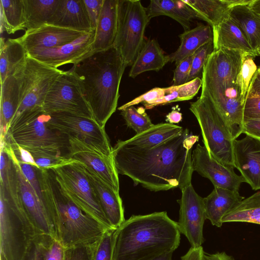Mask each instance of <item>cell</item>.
<instances>
[{
  "label": "cell",
  "instance_id": "cell-1",
  "mask_svg": "<svg viewBox=\"0 0 260 260\" xmlns=\"http://www.w3.org/2000/svg\"><path fill=\"white\" fill-rule=\"evenodd\" d=\"M199 140L187 128L158 145L145 148L113 147L112 157L118 174L153 191L191 184L193 171L192 147Z\"/></svg>",
  "mask_w": 260,
  "mask_h": 260
},
{
  "label": "cell",
  "instance_id": "cell-2",
  "mask_svg": "<svg viewBox=\"0 0 260 260\" xmlns=\"http://www.w3.org/2000/svg\"><path fill=\"white\" fill-rule=\"evenodd\" d=\"M73 65L71 70L78 80L94 119L105 128L116 111L126 66L113 46L92 52Z\"/></svg>",
  "mask_w": 260,
  "mask_h": 260
},
{
  "label": "cell",
  "instance_id": "cell-3",
  "mask_svg": "<svg viewBox=\"0 0 260 260\" xmlns=\"http://www.w3.org/2000/svg\"><path fill=\"white\" fill-rule=\"evenodd\" d=\"M180 243L178 223L166 211L134 215L117 229L113 260H153Z\"/></svg>",
  "mask_w": 260,
  "mask_h": 260
},
{
  "label": "cell",
  "instance_id": "cell-4",
  "mask_svg": "<svg viewBox=\"0 0 260 260\" xmlns=\"http://www.w3.org/2000/svg\"><path fill=\"white\" fill-rule=\"evenodd\" d=\"M244 53L226 48L214 50L202 71L201 95L212 101L225 119L234 140L243 133V129L245 101L237 77Z\"/></svg>",
  "mask_w": 260,
  "mask_h": 260
},
{
  "label": "cell",
  "instance_id": "cell-5",
  "mask_svg": "<svg viewBox=\"0 0 260 260\" xmlns=\"http://www.w3.org/2000/svg\"><path fill=\"white\" fill-rule=\"evenodd\" d=\"M43 199L53 206L58 241L65 248L96 243L108 229L84 212L63 192L51 170L37 168Z\"/></svg>",
  "mask_w": 260,
  "mask_h": 260
},
{
  "label": "cell",
  "instance_id": "cell-6",
  "mask_svg": "<svg viewBox=\"0 0 260 260\" xmlns=\"http://www.w3.org/2000/svg\"><path fill=\"white\" fill-rule=\"evenodd\" d=\"M50 117L43 109L24 113L11 122L3 140L19 146L33 156H68L69 137L48 126Z\"/></svg>",
  "mask_w": 260,
  "mask_h": 260
},
{
  "label": "cell",
  "instance_id": "cell-7",
  "mask_svg": "<svg viewBox=\"0 0 260 260\" xmlns=\"http://www.w3.org/2000/svg\"><path fill=\"white\" fill-rule=\"evenodd\" d=\"M189 110L198 121L210 156L225 165L234 167V140L225 119L212 101L201 95L190 104Z\"/></svg>",
  "mask_w": 260,
  "mask_h": 260
},
{
  "label": "cell",
  "instance_id": "cell-8",
  "mask_svg": "<svg viewBox=\"0 0 260 260\" xmlns=\"http://www.w3.org/2000/svg\"><path fill=\"white\" fill-rule=\"evenodd\" d=\"M150 19L139 0H118V26L113 46L127 66L132 65L145 42Z\"/></svg>",
  "mask_w": 260,
  "mask_h": 260
},
{
  "label": "cell",
  "instance_id": "cell-9",
  "mask_svg": "<svg viewBox=\"0 0 260 260\" xmlns=\"http://www.w3.org/2000/svg\"><path fill=\"white\" fill-rule=\"evenodd\" d=\"M39 234L24 209L10 207L0 197L1 260H22Z\"/></svg>",
  "mask_w": 260,
  "mask_h": 260
},
{
  "label": "cell",
  "instance_id": "cell-10",
  "mask_svg": "<svg viewBox=\"0 0 260 260\" xmlns=\"http://www.w3.org/2000/svg\"><path fill=\"white\" fill-rule=\"evenodd\" d=\"M63 71L27 55L23 66L14 74L19 81L20 103L12 121L24 113L43 109L51 84Z\"/></svg>",
  "mask_w": 260,
  "mask_h": 260
},
{
  "label": "cell",
  "instance_id": "cell-11",
  "mask_svg": "<svg viewBox=\"0 0 260 260\" xmlns=\"http://www.w3.org/2000/svg\"><path fill=\"white\" fill-rule=\"evenodd\" d=\"M51 170L60 187L81 209L108 228H113L79 162Z\"/></svg>",
  "mask_w": 260,
  "mask_h": 260
},
{
  "label": "cell",
  "instance_id": "cell-12",
  "mask_svg": "<svg viewBox=\"0 0 260 260\" xmlns=\"http://www.w3.org/2000/svg\"><path fill=\"white\" fill-rule=\"evenodd\" d=\"M43 110L49 114L65 112L94 119L78 80L71 70L63 71L53 80L45 96Z\"/></svg>",
  "mask_w": 260,
  "mask_h": 260
},
{
  "label": "cell",
  "instance_id": "cell-13",
  "mask_svg": "<svg viewBox=\"0 0 260 260\" xmlns=\"http://www.w3.org/2000/svg\"><path fill=\"white\" fill-rule=\"evenodd\" d=\"M47 122L51 129L78 138L95 147L108 156L112 157L113 147L105 128L94 119L65 112L50 114Z\"/></svg>",
  "mask_w": 260,
  "mask_h": 260
},
{
  "label": "cell",
  "instance_id": "cell-14",
  "mask_svg": "<svg viewBox=\"0 0 260 260\" xmlns=\"http://www.w3.org/2000/svg\"><path fill=\"white\" fill-rule=\"evenodd\" d=\"M1 149L8 154L16 167L22 205L30 221L40 234L49 235L58 240L57 224L51 217L45 204L39 198L23 174L19 161L11 145L7 144Z\"/></svg>",
  "mask_w": 260,
  "mask_h": 260
},
{
  "label": "cell",
  "instance_id": "cell-15",
  "mask_svg": "<svg viewBox=\"0 0 260 260\" xmlns=\"http://www.w3.org/2000/svg\"><path fill=\"white\" fill-rule=\"evenodd\" d=\"M181 192V199L178 201L179 231L187 238L191 247L202 246L205 241L203 226L206 219L204 198L196 192L191 183L183 188Z\"/></svg>",
  "mask_w": 260,
  "mask_h": 260
},
{
  "label": "cell",
  "instance_id": "cell-16",
  "mask_svg": "<svg viewBox=\"0 0 260 260\" xmlns=\"http://www.w3.org/2000/svg\"><path fill=\"white\" fill-rule=\"evenodd\" d=\"M68 156L94 172L113 189L119 192L118 173L112 157L78 138L69 137Z\"/></svg>",
  "mask_w": 260,
  "mask_h": 260
},
{
  "label": "cell",
  "instance_id": "cell-17",
  "mask_svg": "<svg viewBox=\"0 0 260 260\" xmlns=\"http://www.w3.org/2000/svg\"><path fill=\"white\" fill-rule=\"evenodd\" d=\"M192 167L204 177L208 178L214 187L239 192L242 183L245 182L241 175L234 171V167L226 166L211 157L204 146L198 144L192 152Z\"/></svg>",
  "mask_w": 260,
  "mask_h": 260
},
{
  "label": "cell",
  "instance_id": "cell-18",
  "mask_svg": "<svg viewBox=\"0 0 260 260\" xmlns=\"http://www.w3.org/2000/svg\"><path fill=\"white\" fill-rule=\"evenodd\" d=\"M95 30L77 40L57 47L31 51L27 55L52 68L68 64H75L91 53Z\"/></svg>",
  "mask_w": 260,
  "mask_h": 260
},
{
  "label": "cell",
  "instance_id": "cell-19",
  "mask_svg": "<svg viewBox=\"0 0 260 260\" xmlns=\"http://www.w3.org/2000/svg\"><path fill=\"white\" fill-rule=\"evenodd\" d=\"M234 167L253 190L260 189V139L246 135L233 141Z\"/></svg>",
  "mask_w": 260,
  "mask_h": 260
},
{
  "label": "cell",
  "instance_id": "cell-20",
  "mask_svg": "<svg viewBox=\"0 0 260 260\" xmlns=\"http://www.w3.org/2000/svg\"><path fill=\"white\" fill-rule=\"evenodd\" d=\"M90 32L46 24L25 30V34L17 39L27 53L62 46Z\"/></svg>",
  "mask_w": 260,
  "mask_h": 260
},
{
  "label": "cell",
  "instance_id": "cell-21",
  "mask_svg": "<svg viewBox=\"0 0 260 260\" xmlns=\"http://www.w3.org/2000/svg\"><path fill=\"white\" fill-rule=\"evenodd\" d=\"M79 163L87 176L111 226L118 229L125 220L119 192L113 189L94 172Z\"/></svg>",
  "mask_w": 260,
  "mask_h": 260
},
{
  "label": "cell",
  "instance_id": "cell-22",
  "mask_svg": "<svg viewBox=\"0 0 260 260\" xmlns=\"http://www.w3.org/2000/svg\"><path fill=\"white\" fill-rule=\"evenodd\" d=\"M48 24L86 32L95 30L84 0H60Z\"/></svg>",
  "mask_w": 260,
  "mask_h": 260
},
{
  "label": "cell",
  "instance_id": "cell-23",
  "mask_svg": "<svg viewBox=\"0 0 260 260\" xmlns=\"http://www.w3.org/2000/svg\"><path fill=\"white\" fill-rule=\"evenodd\" d=\"M118 0H104L95 29L91 53L113 46L118 26Z\"/></svg>",
  "mask_w": 260,
  "mask_h": 260
},
{
  "label": "cell",
  "instance_id": "cell-24",
  "mask_svg": "<svg viewBox=\"0 0 260 260\" xmlns=\"http://www.w3.org/2000/svg\"><path fill=\"white\" fill-rule=\"evenodd\" d=\"M182 126L160 123L124 141L118 140L115 146L123 148L145 149L153 147L180 135Z\"/></svg>",
  "mask_w": 260,
  "mask_h": 260
},
{
  "label": "cell",
  "instance_id": "cell-25",
  "mask_svg": "<svg viewBox=\"0 0 260 260\" xmlns=\"http://www.w3.org/2000/svg\"><path fill=\"white\" fill-rule=\"evenodd\" d=\"M244 199L239 192L214 187L212 191L204 198L206 219L209 220L212 225L220 228L224 216Z\"/></svg>",
  "mask_w": 260,
  "mask_h": 260
},
{
  "label": "cell",
  "instance_id": "cell-26",
  "mask_svg": "<svg viewBox=\"0 0 260 260\" xmlns=\"http://www.w3.org/2000/svg\"><path fill=\"white\" fill-rule=\"evenodd\" d=\"M212 30L214 50L226 48L257 56L242 30L230 16L217 26L212 27Z\"/></svg>",
  "mask_w": 260,
  "mask_h": 260
},
{
  "label": "cell",
  "instance_id": "cell-27",
  "mask_svg": "<svg viewBox=\"0 0 260 260\" xmlns=\"http://www.w3.org/2000/svg\"><path fill=\"white\" fill-rule=\"evenodd\" d=\"M1 85V140H3L19 107L20 94L19 81L15 75L8 77Z\"/></svg>",
  "mask_w": 260,
  "mask_h": 260
},
{
  "label": "cell",
  "instance_id": "cell-28",
  "mask_svg": "<svg viewBox=\"0 0 260 260\" xmlns=\"http://www.w3.org/2000/svg\"><path fill=\"white\" fill-rule=\"evenodd\" d=\"M180 44L176 51L168 55L170 62L177 66L183 59L192 55L201 47L213 40V30L209 25L199 24L179 36Z\"/></svg>",
  "mask_w": 260,
  "mask_h": 260
},
{
  "label": "cell",
  "instance_id": "cell-29",
  "mask_svg": "<svg viewBox=\"0 0 260 260\" xmlns=\"http://www.w3.org/2000/svg\"><path fill=\"white\" fill-rule=\"evenodd\" d=\"M146 10L150 19L168 16L177 21L185 30L190 29L191 21L197 18L195 12L183 0H152Z\"/></svg>",
  "mask_w": 260,
  "mask_h": 260
},
{
  "label": "cell",
  "instance_id": "cell-30",
  "mask_svg": "<svg viewBox=\"0 0 260 260\" xmlns=\"http://www.w3.org/2000/svg\"><path fill=\"white\" fill-rule=\"evenodd\" d=\"M169 61L168 55L165 54L157 40H147L132 64L129 76L134 78L145 72L158 71Z\"/></svg>",
  "mask_w": 260,
  "mask_h": 260
},
{
  "label": "cell",
  "instance_id": "cell-31",
  "mask_svg": "<svg viewBox=\"0 0 260 260\" xmlns=\"http://www.w3.org/2000/svg\"><path fill=\"white\" fill-rule=\"evenodd\" d=\"M27 53L16 39H8L5 41L1 37L0 43L1 83L9 76L14 75L24 65Z\"/></svg>",
  "mask_w": 260,
  "mask_h": 260
},
{
  "label": "cell",
  "instance_id": "cell-32",
  "mask_svg": "<svg viewBox=\"0 0 260 260\" xmlns=\"http://www.w3.org/2000/svg\"><path fill=\"white\" fill-rule=\"evenodd\" d=\"M229 15L242 30L256 54V50L260 46V16L247 5L232 8Z\"/></svg>",
  "mask_w": 260,
  "mask_h": 260
},
{
  "label": "cell",
  "instance_id": "cell-33",
  "mask_svg": "<svg viewBox=\"0 0 260 260\" xmlns=\"http://www.w3.org/2000/svg\"><path fill=\"white\" fill-rule=\"evenodd\" d=\"M195 12L197 18L207 22L212 28L230 16L229 0H183Z\"/></svg>",
  "mask_w": 260,
  "mask_h": 260
},
{
  "label": "cell",
  "instance_id": "cell-34",
  "mask_svg": "<svg viewBox=\"0 0 260 260\" xmlns=\"http://www.w3.org/2000/svg\"><path fill=\"white\" fill-rule=\"evenodd\" d=\"M1 32L13 34L26 29L24 0H1Z\"/></svg>",
  "mask_w": 260,
  "mask_h": 260
},
{
  "label": "cell",
  "instance_id": "cell-35",
  "mask_svg": "<svg viewBox=\"0 0 260 260\" xmlns=\"http://www.w3.org/2000/svg\"><path fill=\"white\" fill-rule=\"evenodd\" d=\"M60 0H24L26 30L48 24Z\"/></svg>",
  "mask_w": 260,
  "mask_h": 260
},
{
  "label": "cell",
  "instance_id": "cell-36",
  "mask_svg": "<svg viewBox=\"0 0 260 260\" xmlns=\"http://www.w3.org/2000/svg\"><path fill=\"white\" fill-rule=\"evenodd\" d=\"M244 222L260 224V191L239 202L222 222Z\"/></svg>",
  "mask_w": 260,
  "mask_h": 260
},
{
  "label": "cell",
  "instance_id": "cell-37",
  "mask_svg": "<svg viewBox=\"0 0 260 260\" xmlns=\"http://www.w3.org/2000/svg\"><path fill=\"white\" fill-rule=\"evenodd\" d=\"M202 79L197 77L189 82L180 85H172L165 88V96L152 103L144 104L145 109L173 102L192 99L202 87Z\"/></svg>",
  "mask_w": 260,
  "mask_h": 260
},
{
  "label": "cell",
  "instance_id": "cell-38",
  "mask_svg": "<svg viewBox=\"0 0 260 260\" xmlns=\"http://www.w3.org/2000/svg\"><path fill=\"white\" fill-rule=\"evenodd\" d=\"M145 109L143 107L136 108L133 106L121 111L120 114L125 120L126 125L134 129L136 134L145 131L154 125Z\"/></svg>",
  "mask_w": 260,
  "mask_h": 260
},
{
  "label": "cell",
  "instance_id": "cell-39",
  "mask_svg": "<svg viewBox=\"0 0 260 260\" xmlns=\"http://www.w3.org/2000/svg\"><path fill=\"white\" fill-rule=\"evenodd\" d=\"M117 229H107L95 243L93 260H113Z\"/></svg>",
  "mask_w": 260,
  "mask_h": 260
},
{
  "label": "cell",
  "instance_id": "cell-40",
  "mask_svg": "<svg viewBox=\"0 0 260 260\" xmlns=\"http://www.w3.org/2000/svg\"><path fill=\"white\" fill-rule=\"evenodd\" d=\"M255 57L248 53H244L241 70L237 77V82L241 89L242 97L244 101L250 82L257 70L254 61Z\"/></svg>",
  "mask_w": 260,
  "mask_h": 260
},
{
  "label": "cell",
  "instance_id": "cell-41",
  "mask_svg": "<svg viewBox=\"0 0 260 260\" xmlns=\"http://www.w3.org/2000/svg\"><path fill=\"white\" fill-rule=\"evenodd\" d=\"M214 51L213 40L201 47L193 54L188 82L198 77L208 56Z\"/></svg>",
  "mask_w": 260,
  "mask_h": 260
},
{
  "label": "cell",
  "instance_id": "cell-42",
  "mask_svg": "<svg viewBox=\"0 0 260 260\" xmlns=\"http://www.w3.org/2000/svg\"><path fill=\"white\" fill-rule=\"evenodd\" d=\"M51 236L39 234L31 242L22 260H45L46 246Z\"/></svg>",
  "mask_w": 260,
  "mask_h": 260
},
{
  "label": "cell",
  "instance_id": "cell-43",
  "mask_svg": "<svg viewBox=\"0 0 260 260\" xmlns=\"http://www.w3.org/2000/svg\"><path fill=\"white\" fill-rule=\"evenodd\" d=\"M95 243L78 244L65 248L63 260H93Z\"/></svg>",
  "mask_w": 260,
  "mask_h": 260
},
{
  "label": "cell",
  "instance_id": "cell-44",
  "mask_svg": "<svg viewBox=\"0 0 260 260\" xmlns=\"http://www.w3.org/2000/svg\"><path fill=\"white\" fill-rule=\"evenodd\" d=\"M35 161L40 169L51 170L64 165L79 162L68 156H33Z\"/></svg>",
  "mask_w": 260,
  "mask_h": 260
},
{
  "label": "cell",
  "instance_id": "cell-45",
  "mask_svg": "<svg viewBox=\"0 0 260 260\" xmlns=\"http://www.w3.org/2000/svg\"><path fill=\"white\" fill-rule=\"evenodd\" d=\"M243 123L260 120V93L247 94L243 108Z\"/></svg>",
  "mask_w": 260,
  "mask_h": 260
},
{
  "label": "cell",
  "instance_id": "cell-46",
  "mask_svg": "<svg viewBox=\"0 0 260 260\" xmlns=\"http://www.w3.org/2000/svg\"><path fill=\"white\" fill-rule=\"evenodd\" d=\"M165 88L160 87L153 88L134 100L125 103L118 108L121 111L126 108L142 103L143 105L152 103L161 99L165 96Z\"/></svg>",
  "mask_w": 260,
  "mask_h": 260
},
{
  "label": "cell",
  "instance_id": "cell-47",
  "mask_svg": "<svg viewBox=\"0 0 260 260\" xmlns=\"http://www.w3.org/2000/svg\"><path fill=\"white\" fill-rule=\"evenodd\" d=\"M193 55L183 59L174 70L173 85H180L188 82Z\"/></svg>",
  "mask_w": 260,
  "mask_h": 260
},
{
  "label": "cell",
  "instance_id": "cell-48",
  "mask_svg": "<svg viewBox=\"0 0 260 260\" xmlns=\"http://www.w3.org/2000/svg\"><path fill=\"white\" fill-rule=\"evenodd\" d=\"M19 165L23 174L34 189L39 198L44 203L38 176L37 168L29 164L20 161Z\"/></svg>",
  "mask_w": 260,
  "mask_h": 260
},
{
  "label": "cell",
  "instance_id": "cell-49",
  "mask_svg": "<svg viewBox=\"0 0 260 260\" xmlns=\"http://www.w3.org/2000/svg\"><path fill=\"white\" fill-rule=\"evenodd\" d=\"M65 248L60 242L51 238L45 252V260H63Z\"/></svg>",
  "mask_w": 260,
  "mask_h": 260
},
{
  "label": "cell",
  "instance_id": "cell-50",
  "mask_svg": "<svg viewBox=\"0 0 260 260\" xmlns=\"http://www.w3.org/2000/svg\"><path fill=\"white\" fill-rule=\"evenodd\" d=\"M90 17L92 26L95 30L104 0H84Z\"/></svg>",
  "mask_w": 260,
  "mask_h": 260
},
{
  "label": "cell",
  "instance_id": "cell-51",
  "mask_svg": "<svg viewBox=\"0 0 260 260\" xmlns=\"http://www.w3.org/2000/svg\"><path fill=\"white\" fill-rule=\"evenodd\" d=\"M243 133L260 139V120H250L244 122Z\"/></svg>",
  "mask_w": 260,
  "mask_h": 260
},
{
  "label": "cell",
  "instance_id": "cell-52",
  "mask_svg": "<svg viewBox=\"0 0 260 260\" xmlns=\"http://www.w3.org/2000/svg\"><path fill=\"white\" fill-rule=\"evenodd\" d=\"M204 253L202 246L191 247L187 252L181 257V260H203Z\"/></svg>",
  "mask_w": 260,
  "mask_h": 260
},
{
  "label": "cell",
  "instance_id": "cell-53",
  "mask_svg": "<svg viewBox=\"0 0 260 260\" xmlns=\"http://www.w3.org/2000/svg\"><path fill=\"white\" fill-rule=\"evenodd\" d=\"M260 93V74L255 72L250 82L247 94Z\"/></svg>",
  "mask_w": 260,
  "mask_h": 260
},
{
  "label": "cell",
  "instance_id": "cell-54",
  "mask_svg": "<svg viewBox=\"0 0 260 260\" xmlns=\"http://www.w3.org/2000/svg\"><path fill=\"white\" fill-rule=\"evenodd\" d=\"M203 260H235L233 256L228 255L225 252H217L212 254L204 253Z\"/></svg>",
  "mask_w": 260,
  "mask_h": 260
},
{
  "label": "cell",
  "instance_id": "cell-55",
  "mask_svg": "<svg viewBox=\"0 0 260 260\" xmlns=\"http://www.w3.org/2000/svg\"><path fill=\"white\" fill-rule=\"evenodd\" d=\"M182 114L177 109H173L166 116V121L169 123H178L182 120Z\"/></svg>",
  "mask_w": 260,
  "mask_h": 260
},
{
  "label": "cell",
  "instance_id": "cell-56",
  "mask_svg": "<svg viewBox=\"0 0 260 260\" xmlns=\"http://www.w3.org/2000/svg\"><path fill=\"white\" fill-rule=\"evenodd\" d=\"M248 6L260 16V0H253Z\"/></svg>",
  "mask_w": 260,
  "mask_h": 260
},
{
  "label": "cell",
  "instance_id": "cell-57",
  "mask_svg": "<svg viewBox=\"0 0 260 260\" xmlns=\"http://www.w3.org/2000/svg\"><path fill=\"white\" fill-rule=\"evenodd\" d=\"M173 252L165 253L153 260H173L172 255Z\"/></svg>",
  "mask_w": 260,
  "mask_h": 260
},
{
  "label": "cell",
  "instance_id": "cell-58",
  "mask_svg": "<svg viewBox=\"0 0 260 260\" xmlns=\"http://www.w3.org/2000/svg\"><path fill=\"white\" fill-rule=\"evenodd\" d=\"M256 52L257 56V55H260V46L257 48Z\"/></svg>",
  "mask_w": 260,
  "mask_h": 260
},
{
  "label": "cell",
  "instance_id": "cell-59",
  "mask_svg": "<svg viewBox=\"0 0 260 260\" xmlns=\"http://www.w3.org/2000/svg\"><path fill=\"white\" fill-rule=\"evenodd\" d=\"M257 73L260 74V67L257 69L256 72Z\"/></svg>",
  "mask_w": 260,
  "mask_h": 260
}]
</instances>
